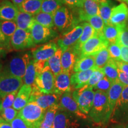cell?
Wrapping results in <instances>:
<instances>
[{
  "label": "cell",
  "instance_id": "6da1fadb",
  "mask_svg": "<svg viewBox=\"0 0 128 128\" xmlns=\"http://www.w3.org/2000/svg\"><path fill=\"white\" fill-rule=\"evenodd\" d=\"M89 116L96 124H106L111 118L108 102V94L101 91H96L92 106Z\"/></svg>",
  "mask_w": 128,
  "mask_h": 128
},
{
  "label": "cell",
  "instance_id": "7a4b0ae2",
  "mask_svg": "<svg viewBox=\"0 0 128 128\" xmlns=\"http://www.w3.org/2000/svg\"><path fill=\"white\" fill-rule=\"evenodd\" d=\"M30 52L18 53L12 56L3 67L2 71L23 79L27 66L32 59Z\"/></svg>",
  "mask_w": 128,
  "mask_h": 128
},
{
  "label": "cell",
  "instance_id": "3957f363",
  "mask_svg": "<svg viewBox=\"0 0 128 128\" xmlns=\"http://www.w3.org/2000/svg\"><path fill=\"white\" fill-rule=\"evenodd\" d=\"M54 24L62 34L67 33L78 25L80 21L73 15L70 10L63 6L54 14Z\"/></svg>",
  "mask_w": 128,
  "mask_h": 128
},
{
  "label": "cell",
  "instance_id": "277c9868",
  "mask_svg": "<svg viewBox=\"0 0 128 128\" xmlns=\"http://www.w3.org/2000/svg\"><path fill=\"white\" fill-rule=\"evenodd\" d=\"M45 111L34 102H30L18 112V116L32 124L33 128H40Z\"/></svg>",
  "mask_w": 128,
  "mask_h": 128
},
{
  "label": "cell",
  "instance_id": "5b68a950",
  "mask_svg": "<svg viewBox=\"0 0 128 128\" xmlns=\"http://www.w3.org/2000/svg\"><path fill=\"white\" fill-rule=\"evenodd\" d=\"M95 92L92 88L87 86L74 90L72 97L79 107L80 110L85 114H88L92 106Z\"/></svg>",
  "mask_w": 128,
  "mask_h": 128
},
{
  "label": "cell",
  "instance_id": "8992f818",
  "mask_svg": "<svg viewBox=\"0 0 128 128\" xmlns=\"http://www.w3.org/2000/svg\"><path fill=\"white\" fill-rule=\"evenodd\" d=\"M23 80L12 75L0 72V97L2 98L7 94L18 92L23 86Z\"/></svg>",
  "mask_w": 128,
  "mask_h": 128
},
{
  "label": "cell",
  "instance_id": "52a82bcc",
  "mask_svg": "<svg viewBox=\"0 0 128 128\" xmlns=\"http://www.w3.org/2000/svg\"><path fill=\"white\" fill-rule=\"evenodd\" d=\"M32 92L28 102H34L44 110H48L52 106L59 104L60 96L56 94L42 93L36 86H32Z\"/></svg>",
  "mask_w": 128,
  "mask_h": 128
},
{
  "label": "cell",
  "instance_id": "ba28073f",
  "mask_svg": "<svg viewBox=\"0 0 128 128\" xmlns=\"http://www.w3.org/2000/svg\"><path fill=\"white\" fill-rule=\"evenodd\" d=\"M12 49L16 50H23L36 46L30 32L17 28L10 41Z\"/></svg>",
  "mask_w": 128,
  "mask_h": 128
},
{
  "label": "cell",
  "instance_id": "9c48e42d",
  "mask_svg": "<svg viewBox=\"0 0 128 128\" xmlns=\"http://www.w3.org/2000/svg\"><path fill=\"white\" fill-rule=\"evenodd\" d=\"M111 118L119 124L128 123V86L123 90Z\"/></svg>",
  "mask_w": 128,
  "mask_h": 128
},
{
  "label": "cell",
  "instance_id": "30bf717a",
  "mask_svg": "<svg viewBox=\"0 0 128 128\" xmlns=\"http://www.w3.org/2000/svg\"><path fill=\"white\" fill-rule=\"evenodd\" d=\"M55 76L49 66H46L44 71L37 76L34 86L42 93H54Z\"/></svg>",
  "mask_w": 128,
  "mask_h": 128
},
{
  "label": "cell",
  "instance_id": "8fae6325",
  "mask_svg": "<svg viewBox=\"0 0 128 128\" xmlns=\"http://www.w3.org/2000/svg\"><path fill=\"white\" fill-rule=\"evenodd\" d=\"M109 44L105 40L102 34H96L83 44L80 56L95 55L104 48H108Z\"/></svg>",
  "mask_w": 128,
  "mask_h": 128
},
{
  "label": "cell",
  "instance_id": "7c38bea8",
  "mask_svg": "<svg viewBox=\"0 0 128 128\" xmlns=\"http://www.w3.org/2000/svg\"><path fill=\"white\" fill-rule=\"evenodd\" d=\"M32 39L36 44H42L58 36V33L52 28L43 26L36 22L30 30Z\"/></svg>",
  "mask_w": 128,
  "mask_h": 128
},
{
  "label": "cell",
  "instance_id": "4fadbf2b",
  "mask_svg": "<svg viewBox=\"0 0 128 128\" xmlns=\"http://www.w3.org/2000/svg\"><path fill=\"white\" fill-rule=\"evenodd\" d=\"M82 32V24L76 26L70 32L62 34L61 36H60L57 40L58 45L64 52L69 48L75 45L77 43L81 36Z\"/></svg>",
  "mask_w": 128,
  "mask_h": 128
},
{
  "label": "cell",
  "instance_id": "5bb4252c",
  "mask_svg": "<svg viewBox=\"0 0 128 128\" xmlns=\"http://www.w3.org/2000/svg\"><path fill=\"white\" fill-rule=\"evenodd\" d=\"M59 46L54 42L47 43L32 49V58L34 62L48 61L56 52Z\"/></svg>",
  "mask_w": 128,
  "mask_h": 128
},
{
  "label": "cell",
  "instance_id": "9a60e30c",
  "mask_svg": "<svg viewBox=\"0 0 128 128\" xmlns=\"http://www.w3.org/2000/svg\"><path fill=\"white\" fill-rule=\"evenodd\" d=\"M60 108L71 112L81 119H86L87 116L80 110L79 107L72 97L71 92H65L60 97Z\"/></svg>",
  "mask_w": 128,
  "mask_h": 128
},
{
  "label": "cell",
  "instance_id": "2e32d148",
  "mask_svg": "<svg viewBox=\"0 0 128 128\" xmlns=\"http://www.w3.org/2000/svg\"><path fill=\"white\" fill-rule=\"evenodd\" d=\"M128 21V7L124 2H122L115 6L112 9L109 24L124 26H126Z\"/></svg>",
  "mask_w": 128,
  "mask_h": 128
},
{
  "label": "cell",
  "instance_id": "e0dca14e",
  "mask_svg": "<svg viewBox=\"0 0 128 128\" xmlns=\"http://www.w3.org/2000/svg\"><path fill=\"white\" fill-rule=\"evenodd\" d=\"M80 57L79 54L74 46L69 48L62 53L61 56V65L62 72L72 75L74 73L75 64Z\"/></svg>",
  "mask_w": 128,
  "mask_h": 128
},
{
  "label": "cell",
  "instance_id": "ac0fdd59",
  "mask_svg": "<svg viewBox=\"0 0 128 128\" xmlns=\"http://www.w3.org/2000/svg\"><path fill=\"white\" fill-rule=\"evenodd\" d=\"M77 11L78 20L86 22L89 17L99 15V1L84 0L82 7Z\"/></svg>",
  "mask_w": 128,
  "mask_h": 128
},
{
  "label": "cell",
  "instance_id": "d6986e66",
  "mask_svg": "<svg viewBox=\"0 0 128 128\" xmlns=\"http://www.w3.org/2000/svg\"><path fill=\"white\" fill-rule=\"evenodd\" d=\"M71 74L62 72L55 77L54 93L61 96L62 94L72 90Z\"/></svg>",
  "mask_w": 128,
  "mask_h": 128
},
{
  "label": "cell",
  "instance_id": "ffe728a7",
  "mask_svg": "<svg viewBox=\"0 0 128 128\" xmlns=\"http://www.w3.org/2000/svg\"><path fill=\"white\" fill-rule=\"evenodd\" d=\"M19 10L13 3L4 0L0 4V20L15 21Z\"/></svg>",
  "mask_w": 128,
  "mask_h": 128
},
{
  "label": "cell",
  "instance_id": "44dd1931",
  "mask_svg": "<svg viewBox=\"0 0 128 128\" xmlns=\"http://www.w3.org/2000/svg\"><path fill=\"white\" fill-rule=\"evenodd\" d=\"M32 92V86L23 85L19 90L12 107L16 110H21L28 103Z\"/></svg>",
  "mask_w": 128,
  "mask_h": 128
},
{
  "label": "cell",
  "instance_id": "7402d4cb",
  "mask_svg": "<svg viewBox=\"0 0 128 128\" xmlns=\"http://www.w3.org/2000/svg\"><path fill=\"white\" fill-rule=\"evenodd\" d=\"M94 69L84 71H80L73 73L71 76V84L72 88L74 90L80 89L87 84L93 72Z\"/></svg>",
  "mask_w": 128,
  "mask_h": 128
},
{
  "label": "cell",
  "instance_id": "603a6c76",
  "mask_svg": "<svg viewBox=\"0 0 128 128\" xmlns=\"http://www.w3.org/2000/svg\"><path fill=\"white\" fill-rule=\"evenodd\" d=\"M124 86L119 81L113 82L108 92V102L109 106L110 112L112 116L116 104L118 103ZM112 117V116H111Z\"/></svg>",
  "mask_w": 128,
  "mask_h": 128
},
{
  "label": "cell",
  "instance_id": "cb8c5ba5",
  "mask_svg": "<svg viewBox=\"0 0 128 128\" xmlns=\"http://www.w3.org/2000/svg\"><path fill=\"white\" fill-rule=\"evenodd\" d=\"M14 22L18 28L30 32L35 20L34 16L32 14L19 11L18 15Z\"/></svg>",
  "mask_w": 128,
  "mask_h": 128
},
{
  "label": "cell",
  "instance_id": "d4e9b609",
  "mask_svg": "<svg viewBox=\"0 0 128 128\" xmlns=\"http://www.w3.org/2000/svg\"><path fill=\"white\" fill-rule=\"evenodd\" d=\"M95 68V55L80 56L75 64L74 73L80 71H87Z\"/></svg>",
  "mask_w": 128,
  "mask_h": 128
},
{
  "label": "cell",
  "instance_id": "484cf974",
  "mask_svg": "<svg viewBox=\"0 0 128 128\" xmlns=\"http://www.w3.org/2000/svg\"><path fill=\"white\" fill-rule=\"evenodd\" d=\"M82 24V26L83 27V32L81 36L80 37V39L78 40L77 43L74 45L76 50L77 51V52L79 54L80 56V52H81V49L82 48L83 44H84L86 42L94 37L96 34L95 30L93 28H92V26L87 22H83Z\"/></svg>",
  "mask_w": 128,
  "mask_h": 128
},
{
  "label": "cell",
  "instance_id": "4316f807",
  "mask_svg": "<svg viewBox=\"0 0 128 128\" xmlns=\"http://www.w3.org/2000/svg\"><path fill=\"white\" fill-rule=\"evenodd\" d=\"M44 0H25L18 7L20 12L35 16L41 12V7Z\"/></svg>",
  "mask_w": 128,
  "mask_h": 128
},
{
  "label": "cell",
  "instance_id": "83f0119b",
  "mask_svg": "<svg viewBox=\"0 0 128 128\" xmlns=\"http://www.w3.org/2000/svg\"><path fill=\"white\" fill-rule=\"evenodd\" d=\"M76 123L72 120L70 115L65 112H57L54 120L53 128H74Z\"/></svg>",
  "mask_w": 128,
  "mask_h": 128
},
{
  "label": "cell",
  "instance_id": "f1b7e54d",
  "mask_svg": "<svg viewBox=\"0 0 128 128\" xmlns=\"http://www.w3.org/2000/svg\"><path fill=\"white\" fill-rule=\"evenodd\" d=\"M120 27L111 24H107L104 27L102 34L105 40L108 44L116 43L119 37Z\"/></svg>",
  "mask_w": 128,
  "mask_h": 128
},
{
  "label": "cell",
  "instance_id": "f546056e",
  "mask_svg": "<svg viewBox=\"0 0 128 128\" xmlns=\"http://www.w3.org/2000/svg\"><path fill=\"white\" fill-rule=\"evenodd\" d=\"M114 7V2L111 0L99 1V15L103 20L105 24L109 23L112 9Z\"/></svg>",
  "mask_w": 128,
  "mask_h": 128
},
{
  "label": "cell",
  "instance_id": "4dcf8cb0",
  "mask_svg": "<svg viewBox=\"0 0 128 128\" xmlns=\"http://www.w3.org/2000/svg\"><path fill=\"white\" fill-rule=\"evenodd\" d=\"M17 28V24L14 21L0 20V30L6 38L7 44L10 46L11 39Z\"/></svg>",
  "mask_w": 128,
  "mask_h": 128
},
{
  "label": "cell",
  "instance_id": "1f68e13d",
  "mask_svg": "<svg viewBox=\"0 0 128 128\" xmlns=\"http://www.w3.org/2000/svg\"><path fill=\"white\" fill-rule=\"evenodd\" d=\"M62 53H63V51L61 48L59 47V49H58L56 52L48 60L49 66L52 73L54 74L55 77L62 72L61 65V56Z\"/></svg>",
  "mask_w": 128,
  "mask_h": 128
},
{
  "label": "cell",
  "instance_id": "d6a6232c",
  "mask_svg": "<svg viewBox=\"0 0 128 128\" xmlns=\"http://www.w3.org/2000/svg\"><path fill=\"white\" fill-rule=\"evenodd\" d=\"M60 104H55L46 110L44 120L40 124V128H49L53 127L54 120L58 110L60 109Z\"/></svg>",
  "mask_w": 128,
  "mask_h": 128
},
{
  "label": "cell",
  "instance_id": "836d02e7",
  "mask_svg": "<svg viewBox=\"0 0 128 128\" xmlns=\"http://www.w3.org/2000/svg\"><path fill=\"white\" fill-rule=\"evenodd\" d=\"M103 71L105 76L111 80L113 82L118 81L119 69L115 60L110 58L106 65L104 66Z\"/></svg>",
  "mask_w": 128,
  "mask_h": 128
},
{
  "label": "cell",
  "instance_id": "e575fe53",
  "mask_svg": "<svg viewBox=\"0 0 128 128\" xmlns=\"http://www.w3.org/2000/svg\"><path fill=\"white\" fill-rule=\"evenodd\" d=\"M64 6L60 0H44L41 7V12L53 14Z\"/></svg>",
  "mask_w": 128,
  "mask_h": 128
},
{
  "label": "cell",
  "instance_id": "d590c367",
  "mask_svg": "<svg viewBox=\"0 0 128 128\" xmlns=\"http://www.w3.org/2000/svg\"><path fill=\"white\" fill-rule=\"evenodd\" d=\"M37 76H38V74H37L36 68L34 66V60L32 58L27 66L24 76L23 79L24 84L27 86H32L34 84Z\"/></svg>",
  "mask_w": 128,
  "mask_h": 128
},
{
  "label": "cell",
  "instance_id": "8d00e7d4",
  "mask_svg": "<svg viewBox=\"0 0 128 128\" xmlns=\"http://www.w3.org/2000/svg\"><path fill=\"white\" fill-rule=\"evenodd\" d=\"M34 18L36 23L46 28H52L55 26L53 14L40 12L39 14L34 16Z\"/></svg>",
  "mask_w": 128,
  "mask_h": 128
},
{
  "label": "cell",
  "instance_id": "74e56055",
  "mask_svg": "<svg viewBox=\"0 0 128 128\" xmlns=\"http://www.w3.org/2000/svg\"><path fill=\"white\" fill-rule=\"evenodd\" d=\"M110 60L108 48H104L95 55V65L97 68L103 69Z\"/></svg>",
  "mask_w": 128,
  "mask_h": 128
},
{
  "label": "cell",
  "instance_id": "f35d334b",
  "mask_svg": "<svg viewBox=\"0 0 128 128\" xmlns=\"http://www.w3.org/2000/svg\"><path fill=\"white\" fill-rule=\"evenodd\" d=\"M86 22H87L92 26V28H94L97 34H102L105 23L100 15L89 17L87 19Z\"/></svg>",
  "mask_w": 128,
  "mask_h": 128
},
{
  "label": "cell",
  "instance_id": "ab89813d",
  "mask_svg": "<svg viewBox=\"0 0 128 128\" xmlns=\"http://www.w3.org/2000/svg\"><path fill=\"white\" fill-rule=\"evenodd\" d=\"M105 76L104 73L103 71V69L95 68L93 72H92V76L90 78L86 86L88 87L93 88L95 87L96 85Z\"/></svg>",
  "mask_w": 128,
  "mask_h": 128
},
{
  "label": "cell",
  "instance_id": "60d3db41",
  "mask_svg": "<svg viewBox=\"0 0 128 128\" xmlns=\"http://www.w3.org/2000/svg\"><path fill=\"white\" fill-rule=\"evenodd\" d=\"M110 58L115 61H120L121 49L120 46L118 43L110 44L108 46Z\"/></svg>",
  "mask_w": 128,
  "mask_h": 128
},
{
  "label": "cell",
  "instance_id": "b9f144b4",
  "mask_svg": "<svg viewBox=\"0 0 128 128\" xmlns=\"http://www.w3.org/2000/svg\"><path fill=\"white\" fill-rule=\"evenodd\" d=\"M18 92H14L12 93L7 94V96L2 97V100L0 101V112L2 110L10 108L13 105L16 96Z\"/></svg>",
  "mask_w": 128,
  "mask_h": 128
},
{
  "label": "cell",
  "instance_id": "7bdbcfd3",
  "mask_svg": "<svg viewBox=\"0 0 128 128\" xmlns=\"http://www.w3.org/2000/svg\"><path fill=\"white\" fill-rule=\"evenodd\" d=\"M112 84L113 82L111 80L105 76L96 85L95 87L93 88V90H95L96 91H101L108 94Z\"/></svg>",
  "mask_w": 128,
  "mask_h": 128
},
{
  "label": "cell",
  "instance_id": "ee69618b",
  "mask_svg": "<svg viewBox=\"0 0 128 128\" xmlns=\"http://www.w3.org/2000/svg\"><path fill=\"white\" fill-rule=\"evenodd\" d=\"M18 114L17 110L14 109V108H10L4 109L0 112V116L5 121L8 123H11Z\"/></svg>",
  "mask_w": 128,
  "mask_h": 128
},
{
  "label": "cell",
  "instance_id": "f6af8a7d",
  "mask_svg": "<svg viewBox=\"0 0 128 128\" xmlns=\"http://www.w3.org/2000/svg\"><path fill=\"white\" fill-rule=\"evenodd\" d=\"M120 27V29L117 43L120 46L128 47V28L126 25Z\"/></svg>",
  "mask_w": 128,
  "mask_h": 128
},
{
  "label": "cell",
  "instance_id": "bcb514c9",
  "mask_svg": "<svg viewBox=\"0 0 128 128\" xmlns=\"http://www.w3.org/2000/svg\"><path fill=\"white\" fill-rule=\"evenodd\" d=\"M12 128H33V126L17 116L10 123Z\"/></svg>",
  "mask_w": 128,
  "mask_h": 128
},
{
  "label": "cell",
  "instance_id": "7dc6e473",
  "mask_svg": "<svg viewBox=\"0 0 128 128\" xmlns=\"http://www.w3.org/2000/svg\"><path fill=\"white\" fill-rule=\"evenodd\" d=\"M64 4L66 5L71 9L78 10L83 6L84 0H60Z\"/></svg>",
  "mask_w": 128,
  "mask_h": 128
},
{
  "label": "cell",
  "instance_id": "c3c4849f",
  "mask_svg": "<svg viewBox=\"0 0 128 128\" xmlns=\"http://www.w3.org/2000/svg\"><path fill=\"white\" fill-rule=\"evenodd\" d=\"M12 48L7 44L6 38L0 30V56L3 55L6 50H10Z\"/></svg>",
  "mask_w": 128,
  "mask_h": 128
},
{
  "label": "cell",
  "instance_id": "681fc988",
  "mask_svg": "<svg viewBox=\"0 0 128 128\" xmlns=\"http://www.w3.org/2000/svg\"><path fill=\"white\" fill-rule=\"evenodd\" d=\"M118 81L123 84L124 87L128 86V74L120 71L119 70V76H118Z\"/></svg>",
  "mask_w": 128,
  "mask_h": 128
},
{
  "label": "cell",
  "instance_id": "f907efd6",
  "mask_svg": "<svg viewBox=\"0 0 128 128\" xmlns=\"http://www.w3.org/2000/svg\"><path fill=\"white\" fill-rule=\"evenodd\" d=\"M120 61L128 64V47H126V46H120Z\"/></svg>",
  "mask_w": 128,
  "mask_h": 128
},
{
  "label": "cell",
  "instance_id": "816d5d0a",
  "mask_svg": "<svg viewBox=\"0 0 128 128\" xmlns=\"http://www.w3.org/2000/svg\"><path fill=\"white\" fill-rule=\"evenodd\" d=\"M116 65L120 71L128 74V64L122 61H116Z\"/></svg>",
  "mask_w": 128,
  "mask_h": 128
},
{
  "label": "cell",
  "instance_id": "f5cc1de1",
  "mask_svg": "<svg viewBox=\"0 0 128 128\" xmlns=\"http://www.w3.org/2000/svg\"><path fill=\"white\" fill-rule=\"evenodd\" d=\"M0 128H12L11 124L0 118Z\"/></svg>",
  "mask_w": 128,
  "mask_h": 128
},
{
  "label": "cell",
  "instance_id": "db71d44e",
  "mask_svg": "<svg viewBox=\"0 0 128 128\" xmlns=\"http://www.w3.org/2000/svg\"><path fill=\"white\" fill-rule=\"evenodd\" d=\"M110 128H128V123L125 124H119L113 126Z\"/></svg>",
  "mask_w": 128,
  "mask_h": 128
},
{
  "label": "cell",
  "instance_id": "11a10c76",
  "mask_svg": "<svg viewBox=\"0 0 128 128\" xmlns=\"http://www.w3.org/2000/svg\"><path fill=\"white\" fill-rule=\"evenodd\" d=\"M24 1L25 0H12V2L13 3L17 8H18Z\"/></svg>",
  "mask_w": 128,
  "mask_h": 128
},
{
  "label": "cell",
  "instance_id": "9f6ffc18",
  "mask_svg": "<svg viewBox=\"0 0 128 128\" xmlns=\"http://www.w3.org/2000/svg\"><path fill=\"white\" fill-rule=\"evenodd\" d=\"M2 69H3V67H2V64L0 63V72H1L2 71Z\"/></svg>",
  "mask_w": 128,
  "mask_h": 128
},
{
  "label": "cell",
  "instance_id": "6f0895ef",
  "mask_svg": "<svg viewBox=\"0 0 128 128\" xmlns=\"http://www.w3.org/2000/svg\"><path fill=\"white\" fill-rule=\"evenodd\" d=\"M124 2H125V4L127 5V6L128 7V0H124Z\"/></svg>",
  "mask_w": 128,
  "mask_h": 128
},
{
  "label": "cell",
  "instance_id": "680465c9",
  "mask_svg": "<svg viewBox=\"0 0 128 128\" xmlns=\"http://www.w3.org/2000/svg\"><path fill=\"white\" fill-rule=\"evenodd\" d=\"M117 1H120V2H124V0H117Z\"/></svg>",
  "mask_w": 128,
  "mask_h": 128
},
{
  "label": "cell",
  "instance_id": "91938a15",
  "mask_svg": "<svg viewBox=\"0 0 128 128\" xmlns=\"http://www.w3.org/2000/svg\"><path fill=\"white\" fill-rule=\"evenodd\" d=\"M126 26H127V28H128V21L127 23H126Z\"/></svg>",
  "mask_w": 128,
  "mask_h": 128
},
{
  "label": "cell",
  "instance_id": "94428289",
  "mask_svg": "<svg viewBox=\"0 0 128 128\" xmlns=\"http://www.w3.org/2000/svg\"><path fill=\"white\" fill-rule=\"evenodd\" d=\"M95 1H100V0H95Z\"/></svg>",
  "mask_w": 128,
  "mask_h": 128
},
{
  "label": "cell",
  "instance_id": "6125c7cd",
  "mask_svg": "<svg viewBox=\"0 0 128 128\" xmlns=\"http://www.w3.org/2000/svg\"><path fill=\"white\" fill-rule=\"evenodd\" d=\"M53 128V127H52V128Z\"/></svg>",
  "mask_w": 128,
  "mask_h": 128
},
{
  "label": "cell",
  "instance_id": "be15d7a7",
  "mask_svg": "<svg viewBox=\"0 0 128 128\" xmlns=\"http://www.w3.org/2000/svg\"></svg>",
  "mask_w": 128,
  "mask_h": 128
}]
</instances>
